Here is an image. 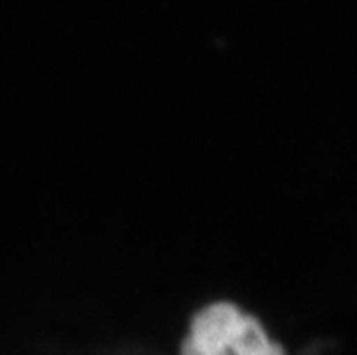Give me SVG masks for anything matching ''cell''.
<instances>
[{"mask_svg":"<svg viewBox=\"0 0 357 355\" xmlns=\"http://www.w3.org/2000/svg\"><path fill=\"white\" fill-rule=\"evenodd\" d=\"M180 355H287L265 324L231 301L202 306L187 324Z\"/></svg>","mask_w":357,"mask_h":355,"instance_id":"cell-1","label":"cell"}]
</instances>
